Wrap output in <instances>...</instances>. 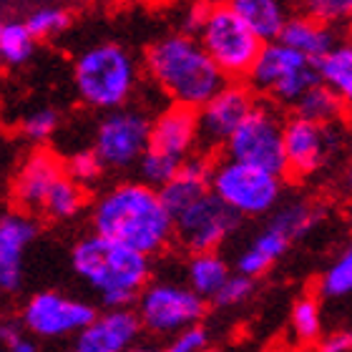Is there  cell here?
<instances>
[{
  "label": "cell",
  "mask_w": 352,
  "mask_h": 352,
  "mask_svg": "<svg viewBox=\"0 0 352 352\" xmlns=\"http://www.w3.org/2000/svg\"><path fill=\"white\" fill-rule=\"evenodd\" d=\"M144 68L148 78L171 103L204 109L221 88L227 76L209 58L204 45L189 33H169L148 43L144 53Z\"/></svg>",
  "instance_id": "1"
},
{
  "label": "cell",
  "mask_w": 352,
  "mask_h": 352,
  "mask_svg": "<svg viewBox=\"0 0 352 352\" xmlns=\"http://www.w3.org/2000/svg\"><path fill=\"white\" fill-rule=\"evenodd\" d=\"M96 234L141 252L156 254L174 236V219L166 212L159 189L144 182H126L109 189L94 206Z\"/></svg>",
  "instance_id": "2"
},
{
  "label": "cell",
  "mask_w": 352,
  "mask_h": 352,
  "mask_svg": "<svg viewBox=\"0 0 352 352\" xmlns=\"http://www.w3.org/2000/svg\"><path fill=\"white\" fill-rule=\"evenodd\" d=\"M139 63L129 48L118 43H96L76 58L74 86L88 109H126L139 88Z\"/></svg>",
  "instance_id": "3"
},
{
  "label": "cell",
  "mask_w": 352,
  "mask_h": 352,
  "mask_svg": "<svg viewBox=\"0 0 352 352\" xmlns=\"http://www.w3.org/2000/svg\"><path fill=\"white\" fill-rule=\"evenodd\" d=\"M71 264L76 274L96 292H101V297L113 292L139 294L148 279L146 254L101 234H91L76 244L71 252Z\"/></svg>",
  "instance_id": "4"
},
{
  "label": "cell",
  "mask_w": 352,
  "mask_h": 352,
  "mask_svg": "<svg viewBox=\"0 0 352 352\" xmlns=\"http://www.w3.org/2000/svg\"><path fill=\"white\" fill-rule=\"evenodd\" d=\"M197 38L209 53V58L227 76V81H247L264 48L262 38L234 13L229 3L206 6Z\"/></svg>",
  "instance_id": "5"
},
{
  "label": "cell",
  "mask_w": 352,
  "mask_h": 352,
  "mask_svg": "<svg viewBox=\"0 0 352 352\" xmlns=\"http://www.w3.org/2000/svg\"><path fill=\"white\" fill-rule=\"evenodd\" d=\"M244 83L264 101L294 109L312 88L322 83V78L317 63L292 51L282 41H270L264 43L257 63L252 66Z\"/></svg>",
  "instance_id": "6"
},
{
  "label": "cell",
  "mask_w": 352,
  "mask_h": 352,
  "mask_svg": "<svg viewBox=\"0 0 352 352\" xmlns=\"http://www.w3.org/2000/svg\"><path fill=\"white\" fill-rule=\"evenodd\" d=\"M285 124L287 118L277 111L272 101L259 98L250 118L244 121L236 133L224 146V159L239 164H250L274 176H287L285 154Z\"/></svg>",
  "instance_id": "7"
},
{
  "label": "cell",
  "mask_w": 352,
  "mask_h": 352,
  "mask_svg": "<svg viewBox=\"0 0 352 352\" xmlns=\"http://www.w3.org/2000/svg\"><path fill=\"white\" fill-rule=\"evenodd\" d=\"M212 191L239 217H259L277 206L282 194V176L250 164L221 159L214 164Z\"/></svg>",
  "instance_id": "8"
},
{
  "label": "cell",
  "mask_w": 352,
  "mask_h": 352,
  "mask_svg": "<svg viewBox=\"0 0 352 352\" xmlns=\"http://www.w3.org/2000/svg\"><path fill=\"white\" fill-rule=\"evenodd\" d=\"M151 121L141 109L109 111L98 121L94 136V151L101 159L103 169H129L139 166L151 146Z\"/></svg>",
  "instance_id": "9"
},
{
  "label": "cell",
  "mask_w": 352,
  "mask_h": 352,
  "mask_svg": "<svg viewBox=\"0 0 352 352\" xmlns=\"http://www.w3.org/2000/svg\"><path fill=\"white\" fill-rule=\"evenodd\" d=\"M259 96L244 81H229L206 103L199 109V146L201 154L217 151L227 146V141L236 133V129L250 118Z\"/></svg>",
  "instance_id": "10"
},
{
  "label": "cell",
  "mask_w": 352,
  "mask_h": 352,
  "mask_svg": "<svg viewBox=\"0 0 352 352\" xmlns=\"http://www.w3.org/2000/svg\"><path fill=\"white\" fill-rule=\"evenodd\" d=\"M204 297L194 289H184L176 285H151L139 294V320L141 327L151 332H179L197 327L204 317Z\"/></svg>",
  "instance_id": "11"
},
{
  "label": "cell",
  "mask_w": 352,
  "mask_h": 352,
  "mask_svg": "<svg viewBox=\"0 0 352 352\" xmlns=\"http://www.w3.org/2000/svg\"><path fill=\"white\" fill-rule=\"evenodd\" d=\"M239 214L221 201L214 191L189 206L174 219V236L194 254H209L227 239L239 224Z\"/></svg>",
  "instance_id": "12"
},
{
  "label": "cell",
  "mask_w": 352,
  "mask_h": 352,
  "mask_svg": "<svg viewBox=\"0 0 352 352\" xmlns=\"http://www.w3.org/2000/svg\"><path fill=\"white\" fill-rule=\"evenodd\" d=\"M98 320L96 309L86 302L71 300L58 292H38L25 302L23 327L41 338H60L83 332Z\"/></svg>",
  "instance_id": "13"
},
{
  "label": "cell",
  "mask_w": 352,
  "mask_h": 352,
  "mask_svg": "<svg viewBox=\"0 0 352 352\" xmlns=\"http://www.w3.org/2000/svg\"><path fill=\"white\" fill-rule=\"evenodd\" d=\"M66 176V162L48 148H36L21 164L13 179V201L18 212H43L51 189Z\"/></svg>",
  "instance_id": "14"
},
{
  "label": "cell",
  "mask_w": 352,
  "mask_h": 352,
  "mask_svg": "<svg viewBox=\"0 0 352 352\" xmlns=\"http://www.w3.org/2000/svg\"><path fill=\"white\" fill-rule=\"evenodd\" d=\"M332 146L330 129L307 118L294 116L285 124V154H287V176L302 179L315 174L327 159Z\"/></svg>",
  "instance_id": "15"
},
{
  "label": "cell",
  "mask_w": 352,
  "mask_h": 352,
  "mask_svg": "<svg viewBox=\"0 0 352 352\" xmlns=\"http://www.w3.org/2000/svg\"><path fill=\"white\" fill-rule=\"evenodd\" d=\"M199 146V111L169 103L151 121V146L156 151L186 162Z\"/></svg>",
  "instance_id": "16"
},
{
  "label": "cell",
  "mask_w": 352,
  "mask_h": 352,
  "mask_svg": "<svg viewBox=\"0 0 352 352\" xmlns=\"http://www.w3.org/2000/svg\"><path fill=\"white\" fill-rule=\"evenodd\" d=\"M38 224L25 212H6L0 219V287L18 292L23 282V254L36 239Z\"/></svg>",
  "instance_id": "17"
},
{
  "label": "cell",
  "mask_w": 352,
  "mask_h": 352,
  "mask_svg": "<svg viewBox=\"0 0 352 352\" xmlns=\"http://www.w3.org/2000/svg\"><path fill=\"white\" fill-rule=\"evenodd\" d=\"M141 330V320L131 309H113L78 332L74 352H126Z\"/></svg>",
  "instance_id": "18"
},
{
  "label": "cell",
  "mask_w": 352,
  "mask_h": 352,
  "mask_svg": "<svg viewBox=\"0 0 352 352\" xmlns=\"http://www.w3.org/2000/svg\"><path fill=\"white\" fill-rule=\"evenodd\" d=\"M279 41L285 45H289L292 51L302 53V56L309 58L312 63H320V60L340 43L335 28L322 25V23L312 21V18H307V15H302V13L289 18V23L285 25Z\"/></svg>",
  "instance_id": "19"
},
{
  "label": "cell",
  "mask_w": 352,
  "mask_h": 352,
  "mask_svg": "<svg viewBox=\"0 0 352 352\" xmlns=\"http://www.w3.org/2000/svg\"><path fill=\"white\" fill-rule=\"evenodd\" d=\"M227 3L264 43L279 41L285 25L292 18L287 10V0H227Z\"/></svg>",
  "instance_id": "20"
},
{
  "label": "cell",
  "mask_w": 352,
  "mask_h": 352,
  "mask_svg": "<svg viewBox=\"0 0 352 352\" xmlns=\"http://www.w3.org/2000/svg\"><path fill=\"white\" fill-rule=\"evenodd\" d=\"M320 78L342 103V111L352 116V38L340 41L320 63Z\"/></svg>",
  "instance_id": "21"
},
{
  "label": "cell",
  "mask_w": 352,
  "mask_h": 352,
  "mask_svg": "<svg viewBox=\"0 0 352 352\" xmlns=\"http://www.w3.org/2000/svg\"><path fill=\"white\" fill-rule=\"evenodd\" d=\"M287 247H289V239H287L279 229H274V227L267 224V229H264L262 234L252 242L250 250L239 257V262H236V272L244 274V277H252V279L259 277V274H264L272 264L285 254Z\"/></svg>",
  "instance_id": "22"
},
{
  "label": "cell",
  "mask_w": 352,
  "mask_h": 352,
  "mask_svg": "<svg viewBox=\"0 0 352 352\" xmlns=\"http://www.w3.org/2000/svg\"><path fill=\"white\" fill-rule=\"evenodd\" d=\"M232 277L224 259L217 257L214 252L209 254H194L189 262V285L199 297H217L219 289L227 285Z\"/></svg>",
  "instance_id": "23"
},
{
  "label": "cell",
  "mask_w": 352,
  "mask_h": 352,
  "mask_svg": "<svg viewBox=\"0 0 352 352\" xmlns=\"http://www.w3.org/2000/svg\"><path fill=\"white\" fill-rule=\"evenodd\" d=\"M36 38L28 30L25 21H6L0 25V58L8 68L28 63L36 51Z\"/></svg>",
  "instance_id": "24"
},
{
  "label": "cell",
  "mask_w": 352,
  "mask_h": 352,
  "mask_svg": "<svg viewBox=\"0 0 352 352\" xmlns=\"http://www.w3.org/2000/svg\"><path fill=\"white\" fill-rule=\"evenodd\" d=\"M320 217H322L320 206L309 204V201H292V204L282 206L279 212L272 214L270 227L279 229L289 242H294V239L307 234L309 229L320 221Z\"/></svg>",
  "instance_id": "25"
},
{
  "label": "cell",
  "mask_w": 352,
  "mask_h": 352,
  "mask_svg": "<svg viewBox=\"0 0 352 352\" xmlns=\"http://www.w3.org/2000/svg\"><path fill=\"white\" fill-rule=\"evenodd\" d=\"M292 111H294V116L307 118V121H315V124H322V126H330L340 113H345L340 98L332 94L324 83L312 88Z\"/></svg>",
  "instance_id": "26"
},
{
  "label": "cell",
  "mask_w": 352,
  "mask_h": 352,
  "mask_svg": "<svg viewBox=\"0 0 352 352\" xmlns=\"http://www.w3.org/2000/svg\"><path fill=\"white\" fill-rule=\"evenodd\" d=\"M83 201H86V194L81 184H76L71 176H63L45 199L43 214L51 219H71L81 212Z\"/></svg>",
  "instance_id": "27"
},
{
  "label": "cell",
  "mask_w": 352,
  "mask_h": 352,
  "mask_svg": "<svg viewBox=\"0 0 352 352\" xmlns=\"http://www.w3.org/2000/svg\"><path fill=\"white\" fill-rule=\"evenodd\" d=\"M184 162L182 159H174V156L164 154V151H156V148H148L144 159L139 162V176L141 182L154 186V189H164L169 182H174L179 171H182Z\"/></svg>",
  "instance_id": "28"
},
{
  "label": "cell",
  "mask_w": 352,
  "mask_h": 352,
  "mask_svg": "<svg viewBox=\"0 0 352 352\" xmlns=\"http://www.w3.org/2000/svg\"><path fill=\"white\" fill-rule=\"evenodd\" d=\"M300 13L338 30L352 25V0H302Z\"/></svg>",
  "instance_id": "29"
},
{
  "label": "cell",
  "mask_w": 352,
  "mask_h": 352,
  "mask_svg": "<svg viewBox=\"0 0 352 352\" xmlns=\"http://www.w3.org/2000/svg\"><path fill=\"white\" fill-rule=\"evenodd\" d=\"M68 23H71V13L56 6L38 8V10H33V13L25 18V25H28V30L33 33L36 41L58 36V33H63V30L68 28Z\"/></svg>",
  "instance_id": "30"
},
{
  "label": "cell",
  "mask_w": 352,
  "mask_h": 352,
  "mask_svg": "<svg viewBox=\"0 0 352 352\" xmlns=\"http://www.w3.org/2000/svg\"><path fill=\"white\" fill-rule=\"evenodd\" d=\"M352 292V247H347L340 259L324 272L320 279V294L322 297H345Z\"/></svg>",
  "instance_id": "31"
},
{
  "label": "cell",
  "mask_w": 352,
  "mask_h": 352,
  "mask_svg": "<svg viewBox=\"0 0 352 352\" xmlns=\"http://www.w3.org/2000/svg\"><path fill=\"white\" fill-rule=\"evenodd\" d=\"M292 327L300 342H315L320 338L322 322H320V307L315 297H302L292 307Z\"/></svg>",
  "instance_id": "32"
},
{
  "label": "cell",
  "mask_w": 352,
  "mask_h": 352,
  "mask_svg": "<svg viewBox=\"0 0 352 352\" xmlns=\"http://www.w3.org/2000/svg\"><path fill=\"white\" fill-rule=\"evenodd\" d=\"M60 124V116L56 109H36L30 111L28 116L21 121V133L25 136L28 141H36V144H41V141H48L56 133V129H58Z\"/></svg>",
  "instance_id": "33"
},
{
  "label": "cell",
  "mask_w": 352,
  "mask_h": 352,
  "mask_svg": "<svg viewBox=\"0 0 352 352\" xmlns=\"http://www.w3.org/2000/svg\"><path fill=\"white\" fill-rule=\"evenodd\" d=\"M103 174V164L101 159L96 156L94 148H83V151H76L74 156L66 159V176H71L76 184H91L96 182L98 176Z\"/></svg>",
  "instance_id": "34"
},
{
  "label": "cell",
  "mask_w": 352,
  "mask_h": 352,
  "mask_svg": "<svg viewBox=\"0 0 352 352\" xmlns=\"http://www.w3.org/2000/svg\"><path fill=\"white\" fill-rule=\"evenodd\" d=\"M252 289H254V282H252V277H244V274H232V277L227 279V285L221 287L219 294L214 297V305H219V307H232V305H239V302H244L247 297L252 294Z\"/></svg>",
  "instance_id": "35"
},
{
  "label": "cell",
  "mask_w": 352,
  "mask_h": 352,
  "mask_svg": "<svg viewBox=\"0 0 352 352\" xmlns=\"http://www.w3.org/2000/svg\"><path fill=\"white\" fill-rule=\"evenodd\" d=\"M204 347H206V332L201 327H191V330L179 332L162 352H201Z\"/></svg>",
  "instance_id": "36"
},
{
  "label": "cell",
  "mask_w": 352,
  "mask_h": 352,
  "mask_svg": "<svg viewBox=\"0 0 352 352\" xmlns=\"http://www.w3.org/2000/svg\"><path fill=\"white\" fill-rule=\"evenodd\" d=\"M352 350V335L350 332H330L322 340L320 352H350Z\"/></svg>",
  "instance_id": "37"
},
{
  "label": "cell",
  "mask_w": 352,
  "mask_h": 352,
  "mask_svg": "<svg viewBox=\"0 0 352 352\" xmlns=\"http://www.w3.org/2000/svg\"><path fill=\"white\" fill-rule=\"evenodd\" d=\"M0 338H3L6 347H13V345H18L21 340H25V338H23L21 327H18L15 322H6V324H3V332H0Z\"/></svg>",
  "instance_id": "38"
},
{
  "label": "cell",
  "mask_w": 352,
  "mask_h": 352,
  "mask_svg": "<svg viewBox=\"0 0 352 352\" xmlns=\"http://www.w3.org/2000/svg\"><path fill=\"white\" fill-rule=\"evenodd\" d=\"M8 352H36V347L30 345L28 340H21V342H18V345L8 347Z\"/></svg>",
  "instance_id": "39"
},
{
  "label": "cell",
  "mask_w": 352,
  "mask_h": 352,
  "mask_svg": "<svg viewBox=\"0 0 352 352\" xmlns=\"http://www.w3.org/2000/svg\"><path fill=\"white\" fill-rule=\"evenodd\" d=\"M126 352H162V350H154V347H131V350Z\"/></svg>",
  "instance_id": "40"
},
{
  "label": "cell",
  "mask_w": 352,
  "mask_h": 352,
  "mask_svg": "<svg viewBox=\"0 0 352 352\" xmlns=\"http://www.w3.org/2000/svg\"><path fill=\"white\" fill-rule=\"evenodd\" d=\"M350 186H352V174H350Z\"/></svg>",
  "instance_id": "41"
},
{
  "label": "cell",
  "mask_w": 352,
  "mask_h": 352,
  "mask_svg": "<svg viewBox=\"0 0 352 352\" xmlns=\"http://www.w3.org/2000/svg\"><path fill=\"white\" fill-rule=\"evenodd\" d=\"M294 3H302V0H294Z\"/></svg>",
  "instance_id": "42"
}]
</instances>
